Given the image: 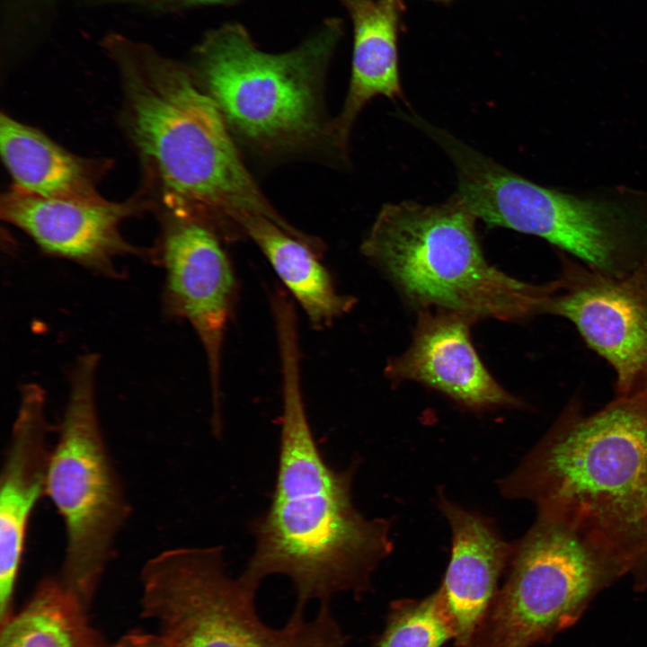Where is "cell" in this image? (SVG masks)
Returning <instances> with one entry per match:
<instances>
[{
	"mask_svg": "<svg viewBox=\"0 0 647 647\" xmlns=\"http://www.w3.org/2000/svg\"><path fill=\"white\" fill-rule=\"evenodd\" d=\"M121 82L123 119L163 221L195 220L223 234L245 214L292 226L246 168L221 112L192 71L119 33L102 40Z\"/></svg>",
	"mask_w": 647,
	"mask_h": 647,
	"instance_id": "6da1fadb",
	"label": "cell"
},
{
	"mask_svg": "<svg viewBox=\"0 0 647 647\" xmlns=\"http://www.w3.org/2000/svg\"><path fill=\"white\" fill-rule=\"evenodd\" d=\"M455 638V625L439 587L423 598L393 603L374 647H442Z\"/></svg>",
	"mask_w": 647,
	"mask_h": 647,
	"instance_id": "ffe728a7",
	"label": "cell"
},
{
	"mask_svg": "<svg viewBox=\"0 0 647 647\" xmlns=\"http://www.w3.org/2000/svg\"><path fill=\"white\" fill-rule=\"evenodd\" d=\"M466 647H533L573 625L625 574L579 533L537 515Z\"/></svg>",
	"mask_w": 647,
	"mask_h": 647,
	"instance_id": "9c48e42d",
	"label": "cell"
},
{
	"mask_svg": "<svg viewBox=\"0 0 647 647\" xmlns=\"http://www.w3.org/2000/svg\"><path fill=\"white\" fill-rule=\"evenodd\" d=\"M87 612L58 576L46 577L0 624V647H107Z\"/></svg>",
	"mask_w": 647,
	"mask_h": 647,
	"instance_id": "d6986e66",
	"label": "cell"
},
{
	"mask_svg": "<svg viewBox=\"0 0 647 647\" xmlns=\"http://www.w3.org/2000/svg\"><path fill=\"white\" fill-rule=\"evenodd\" d=\"M443 1H445V0H443Z\"/></svg>",
	"mask_w": 647,
	"mask_h": 647,
	"instance_id": "603a6c76",
	"label": "cell"
},
{
	"mask_svg": "<svg viewBox=\"0 0 647 647\" xmlns=\"http://www.w3.org/2000/svg\"><path fill=\"white\" fill-rule=\"evenodd\" d=\"M146 201L49 199L13 186L2 196L0 212L3 219L26 233L43 253L116 278L119 257L155 260V249L135 246L120 229L123 219L135 215Z\"/></svg>",
	"mask_w": 647,
	"mask_h": 647,
	"instance_id": "7c38bea8",
	"label": "cell"
},
{
	"mask_svg": "<svg viewBox=\"0 0 647 647\" xmlns=\"http://www.w3.org/2000/svg\"><path fill=\"white\" fill-rule=\"evenodd\" d=\"M91 6H131L149 10L167 11L184 7L211 4L232 0H84Z\"/></svg>",
	"mask_w": 647,
	"mask_h": 647,
	"instance_id": "44dd1931",
	"label": "cell"
},
{
	"mask_svg": "<svg viewBox=\"0 0 647 647\" xmlns=\"http://www.w3.org/2000/svg\"><path fill=\"white\" fill-rule=\"evenodd\" d=\"M647 589V390L587 413L577 397L500 483Z\"/></svg>",
	"mask_w": 647,
	"mask_h": 647,
	"instance_id": "7a4b0ae2",
	"label": "cell"
},
{
	"mask_svg": "<svg viewBox=\"0 0 647 647\" xmlns=\"http://www.w3.org/2000/svg\"><path fill=\"white\" fill-rule=\"evenodd\" d=\"M107 647H173L159 634L129 632Z\"/></svg>",
	"mask_w": 647,
	"mask_h": 647,
	"instance_id": "7402d4cb",
	"label": "cell"
},
{
	"mask_svg": "<svg viewBox=\"0 0 647 647\" xmlns=\"http://www.w3.org/2000/svg\"><path fill=\"white\" fill-rule=\"evenodd\" d=\"M155 261L164 270V309L186 321L205 352L212 398L211 423L222 424L221 359L235 298L233 267L219 232L195 220H165Z\"/></svg>",
	"mask_w": 647,
	"mask_h": 647,
	"instance_id": "8fae6325",
	"label": "cell"
},
{
	"mask_svg": "<svg viewBox=\"0 0 647 647\" xmlns=\"http://www.w3.org/2000/svg\"><path fill=\"white\" fill-rule=\"evenodd\" d=\"M545 315L566 319L615 375L614 394L647 390V263L624 275L558 252Z\"/></svg>",
	"mask_w": 647,
	"mask_h": 647,
	"instance_id": "30bf717a",
	"label": "cell"
},
{
	"mask_svg": "<svg viewBox=\"0 0 647 647\" xmlns=\"http://www.w3.org/2000/svg\"><path fill=\"white\" fill-rule=\"evenodd\" d=\"M97 353L69 374L66 404L51 448L46 495L65 527L59 580L87 610L131 511L105 443L96 402Z\"/></svg>",
	"mask_w": 647,
	"mask_h": 647,
	"instance_id": "ba28073f",
	"label": "cell"
},
{
	"mask_svg": "<svg viewBox=\"0 0 647 647\" xmlns=\"http://www.w3.org/2000/svg\"><path fill=\"white\" fill-rule=\"evenodd\" d=\"M438 503L449 525L452 542L439 588L455 625L456 645L466 647L499 589L513 544L502 538L489 518L442 494Z\"/></svg>",
	"mask_w": 647,
	"mask_h": 647,
	"instance_id": "9a60e30c",
	"label": "cell"
},
{
	"mask_svg": "<svg viewBox=\"0 0 647 647\" xmlns=\"http://www.w3.org/2000/svg\"><path fill=\"white\" fill-rule=\"evenodd\" d=\"M46 392L36 383L20 388L0 477V624L14 612L13 599L33 510L46 495L51 453Z\"/></svg>",
	"mask_w": 647,
	"mask_h": 647,
	"instance_id": "4fadbf2b",
	"label": "cell"
},
{
	"mask_svg": "<svg viewBox=\"0 0 647 647\" xmlns=\"http://www.w3.org/2000/svg\"><path fill=\"white\" fill-rule=\"evenodd\" d=\"M354 27L351 77L343 106L331 121L332 145L345 154L354 122L377 96L403 99L397 53L400 0H341Z\"/></svg>",
	"mask_w": 647,
	"mask_h": 647,
	"instance_id": "2e32d148",
	"label": "cell"
},
{
	"mask_svg": "<svg viewBox=\"0 0 647 647\" xmlns=\"http://www.w3.org/2000/svg\"><path fill=\"white\" fill-rule=\"evenodd\" d=\"M476 220L457 195L440 205L386 204L361 251L419 311L451 312L473 323L544 315L553 280L525 282L492 265Z\"/></svg>",
	"mask_w": 647,
	"mask_h": 647,
	"instance_id": "3957f363",
	"label": "cell"
},
{
	"mask_svg": "<svg viewBox=\"0 0 647 647\" xmlns=\"http://www.w3.org/2000/svg\"><path fill=\"white\" fill-rule=\"evenodd\" d=\"M0 147L13 187L19 190L49 199H105L97 186L107 163L77 156L5 114L0 119Z\"/></svg>",
	"mask_w": 647,
	"mask_h": 647,
	"instance_id": "e0dca14e",
	"label": "cell"
},
{
	"mask_svg": "<svg viewBox=\"0 0 647 647\" xmlns=\"http://www.w3.org/2000/svg\"><path fill=\"white\" fill-rule=\"evenodd\" d=\"M339 29L332 22L297 49L269 54L244 28L226 25L197 47L191 71L235 142L265 155L332 145L323 86Z\"/></svg>",
	"mask_w": 647,
	"mask_h": 647,
	"instance_id": "277c9868",
	"label": "cell"
},
{
	"mask_svg": "<svg viewBox=\"0 0 647 647\" xmlns=\"http://www.w3.org/2000/svg\"><path fill=\"white\" fill-rule=\"evenodd\" d=\"M353 474L352 466L327 480L273 490L270 507L253 521L255 548L242 579L258 589L269 576H286L302 608L366 592L393 543L388 520L367 518L355 508Z\"/></svg>",
	"mask_w": 647,
	"mask_h": 647,
	"instance_id": "8992f818",
	"label": "cell"
},
{
	"mask_svg": "<svg viewBox=\"0 0 647 647\" xmlns=\"http://www.w3.org/2000/svg\"><path fill=\"white\" fill-rule=\"evenodd\" d=\"M457 196L478 220L544 239L585 265L624 275L647 263V191L574 192L537 184L469 146L452 156Z\"/></svg>",
	"mask_w": 647,
	"mask_h": 647,
	"instance_id": "5b68a950",
	"label": "cell"
},
{
	"mask_svg": "<svg viewBox=\"0 0 647 647\" xmlns=\"http://www.w3.org/2000/svg\"><path fill=\"white\" fill-rule=\"evenodd\" d=\"M236 228L259 247L315 328L330 325L357 303L354 297L337 291L318 257L321 249L260 214L244 215Z\"/></svg>",
	"mask_w": 647,
	"mask_h": 647,
	"instance_id": "ac0fdd59",
	"label": "cell"
},
{
	"mask_svg": "<svg viewBox=\"0 0 647 647\" xmlns=\"http://www.w3.org/2000/svg\"><path fill=\"white\" fill-rule=\"evenodd\" d=\"M472 324L451 312L419 311L410 345L388 360V378L423 384L474 411L520 406L522 402L495 380L478 356Z\"/></svg>",
	"mask_w": 647,
	"mask_h": 647,
	"instance_id": "5bb4252c",
	"label": "cell"
},
{
	"mask_svg": "<svg viewBox=\"0 0 647 647\" xmlns=\"http://www.w3.org/2000/svg\"><path fill=\"white\" fill-rule=\"evenodd\" d=\"M141 614L173 647H345L347 638L331 610L319 605L312 618L295 607L286 623L267 625L257 589L226 570L222 546L164 550L139 575Z\"/></svg>",
	"mask_w": 647,
	"mask_h": 647,
	"instance_id": "52a82bcc",
	"label": "cell"
}]
</instances>
